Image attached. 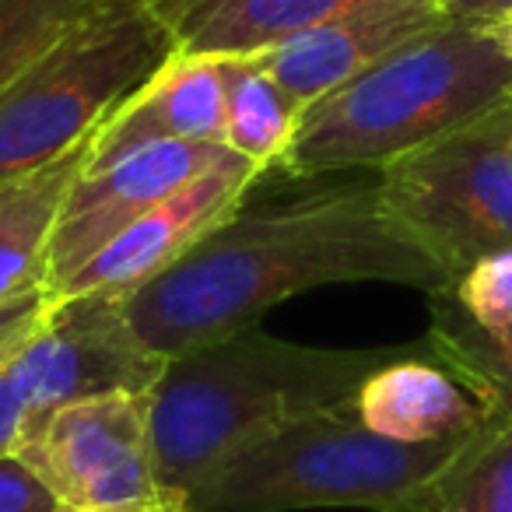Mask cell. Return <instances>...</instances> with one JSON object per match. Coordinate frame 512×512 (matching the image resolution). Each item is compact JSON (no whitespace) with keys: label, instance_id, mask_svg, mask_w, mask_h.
Returning a JSON list of instances; mask_svg holds the SVG:
<instances>
[{"label":"cell","instance_id":"obj_1","mask_svg":"<svg viewBox=\"0 0 512 512\" xmlns=\"http://www.w3.org/2000/svg\"><path fill=\"white\" fill-rule=\"evenodd\" d=\"M390 281L425 295L453 288L449 274L383 204L379 183L246 204L204 235L165 274L127 299L141 341L162 358L260 323L292 295L327 285Z\"/></svg>","mask_w":512,"mask_h":512},{"label":"cell","instance_id":"obj_2","mask_svg":"<svg viewBox=\"0 0 512 512\" xmlns=\"http://www.w3.org/2000/svg\"><path fill=\"white\" fill-rule=\"evenodd\" d=\"M414 344L309 348L249 327L169 358L148 390L158 477L190 502V491L239 446L351 404L372 372Z\"/></svg>","mask_w":512,"mask_h":512},{"label":"cell","instance_id":"obj_3","mask_svg":"<svg viewBox=\"0 0 512 512\" xmlns=\"http://www.w3.org/2000/svg\"><path fill=\"white\" fill-rule=\"evenodd\" d=\"M512 95V60L484 25L442 18L306 109L288 179L383 169Z\"/></svg>","mask_w":512,"mask_h":512},{"label":"cell","instance_id":"obj_4","mask_svg":"<svg viewBox=\"0 0 512 512\" xmlns=\"http://www.w3.org/2000/svg\"><path fill=\"white\" fill-rule=\"evenodd\" d=\"M463 439H386L362 425L351 400L239 446L190 491V512H393Z\"/></svg>","mask_w":512,"mask_h":512},{"label":"cell","instance_id":"obj_5","mask_svg":"<svg viewBox=\"0 0 512 512\" xmlns=\"http://www.w3.org/2000/svg\"><path fill=\"white\" fill-rule=\"evenodd\" d=\"M172 53L165 18L144 0H99L64 39L0 92V179L67 155Z\"/></svg>","mask_w":512,"mask_h":512},{"label":"cell","instance_id":"obj_6","mask_svg":"<svg viewBox=\"0 0 512 512\" xmlns=\"http://www.w3.org/2000/svg\"><path fill=\"white\" fill-rule=\"evenodd\" d=\"M390 214L456 281L512 249V95L477 120L379 169Z\"/></svg>","mask_w":512,"mask_h":512},{"label":"cell","instance_id":"obj_7","mask_svg":"<svg viewBox=\"0 0 512 512\" xmlns=\"http://www.w3.org/2000/svg\"><path fill=\"white\" fill-rule=\"evenodd\" d=\"M165 362L169 358L151 351L134 330L123 295L92 292L53 299L46 320L15 351L4 372L25 404L29 442L53 414L71 404L106 393H148Z\"/></svg>","mask_w":512,"mask_h":512},{"label":"cell","instance_id":"obj_8","mask_svg":"<svg viewBox=\"0 0 512 512\" xmlns=\"http://www.w3.org/2000/svg\"><path fill=\"white\" fill-rule=\"evenodd\" d=\"M18 453L36 463L67 512H190L162 484L148 393H106L57 411Z\"/></svg>","mask_w":512,"mask_h":512},{"label":"cell","instance_id":"obj_9","mask_svg":"<svg viewBox=\"0 0 512 512\" xmlns=\"http://www.w3.org/2000/svg\"><path fill=\"white\" fill-rule=\"evenodd\" d=\"M267 172L253 165L249 158L225 151L214 165H207L200 176H193L186 186L144 211L130 228H123L113 242L81 267L78 274L53 288L50 299H71V295H130L165 274L172 264H179L211 228H218L225 218H232L246 204L253 190Z\"/></svg>","mask_w":512,"mask_h":512},{"label":"cell","instance_id":"obj_10","mask_svg":"<svg viewBox=\"0 0 512 512\" xmlns=\"http://www.w3.org/2000/svg\"><path fill=\"white\" fill-rule=\"evenodd\" d=\"M225 151L228 148H218V144L155 141L116 158L106 169L81 172L50 242L46 292L78 274L106 242H113L144 211H151L169 193L200 176Z\"/></svg>","mask_w":512,"mask_h":512},{"label":"cell","instance_id":"obj_11","mask_svg":"<svg viewBox=\"0 0 512 512\" xmlns=\"http://www.w3.org/2000/svg\"><path fill=\"white\" fill-rule=\"evenodd\" d=\"M442 18L449 15L435 0H379L299 39H288L256 60L302 109H309L334 88L358 78L379 57L397 50L400 43L439 25Z\"/></svg>","mask_w":512,"mask_h":512},{"label":"cell","instance_id":"obj_12","mask_svg":"<svg viewBox=\"0 0 512 512\" xmlns=\"http://www.w3.org/2000/svg\"><path fill=\"white\" fill-rule=\"evenodd\" d=\"M155 141L225 148V57L169 53V60L102 123L88 172L106 169Z\"/></svg>","mask_w":512,"mask_h":512},{"label":"cell","instance_id":"obj_13","mask_svg":"<svg viewBox=\"0 0 512 512\" xmlns=\"http://www.w3.org/2000/svg\"><path fill=\"white\" fill-rule=\"evenodd\" d=\"M355 411L362 425L397 442L460 439L495 414L435 362L425 337L358 386Z\"/></svg>","mask_w":512,"mask_h":512},{"label":"cell","instance_id":"obj_14","mask_svg":"<svg viewBox=\"0 0 512 512\" xmlns=\"http://www.w3.org/2000/svg\"><path fill=\"white\" fill-rule=\"evenodd\" d=\"M365 4L379 0H176L158 15L172 32V53L260 57Z\"/></svg>","mask_w":512,"mask_h":512},{"label":"cell","instance_id":"obj_15","mask_svg":"<svg viewBox=\"0 0 512 512\" xmlns=\"http://www.w3.org/2000/svg\"><path fill=\"white\" fill-rule=\"evenodd\" d=\"M92 148L95 137H88L39 169L0 179V302L46 288L53 232L74 183L92 165Z\"/></svg>","mask_w":512,"mask_h":512},{"label":"cell","instance_id":"obj_16","mask_svg":"<svg viewBox=\"0 0 512 512\" xmlns=\"http://www.w3.org/2000/svg\"><path fill=\"white\" fill-rule=\"evenodd\" d=\"M393 512H512V418L488 414Z\"/></svg>","mask_w":512,"mask_h":512},{"label":"cell","instance_id":"obj_17","mask_svg":"<svg viewBox=\"0 0 512 512\" xmlns=\"http://www.w3.org/2000/svg\"><path fill=\"white\" fill-rule=\"evenodd\" d=\"M306 109L256 57H225V148L278 172Z\"/></svg>","mask_w":512,"mask_h":512},{"label":"cell","instance_id":"obj_18","mask_svg":"<svg viewBox=\"0 0 512 512\" xmlns=\"http://www.w3.org/2000/svg\"><path fill=\"white\" fill-rule=\"evenodd\" d=\"M432 309V327L425 334V344L432 358L449 369L488 411H512V330L488 334L481 330L453 292L428 295Z\"/></svg>","mask_w":512,"mask_h":512},{"label":"cell","instance_id":"obj_19","mask_svg":"<svg viewBox=\"0 0 512 512\" xmlns=\"http://www.w3.org/2000/svg\"><path fill=\"white\" fill-rule=\"evenodd\" d=\"M95 4L99 0H0V92Z\"/></svg>","mask_w":512,"mask_h":512},{"label":"cell","instance_id":"obj_20","mask_svg":"<svg viewBox=\"0 0 512 512\" xmlns=\"http://www.w3.org/2000/svg\"><path fill=\"white\" fill-rule=\"evenodd\" d=\"M453 299L488 334L512 330V249L481 256L453 281Z\"/></svg>","mask_w":512,"mask_h":512},{"label":"cell","instance_id":"obj_21","mask_svg":"<svg viewBox=\"0 0 512 512\" xmlns=\"http://www.w3.org/2000/svg\"><path fill=\"white\" fill-rule=\"evenodd\" d=\"M0 512H64L50 481L18 449L0 456Z\"/></svg>","mask_w":512,"mask_h":512},{"label":"cell","instance_id":"obj_22","mask_svg":"<svg viewBox=\"0 0 512 512\" xmlns=\"http://www.w3.org/2000/svg\"><path fill=\"white\" fill-rule=\"evenodd\" d=\"M53 299L46 288H32V292H22L15 299L0 302V369L15 358V351L36 334V327L46 320Z\"/></svg>","mask_w":512,"mask_h":512},{"label":"cell","instance_id":"obj_23","mask_svg":"<svg viewBox=\"0 0 512 512\" xmlns=\"http://www.w3.org/2000/svg\"><path fill=\"white\" fill-rule=\"evenodd\" d=\"M25 442V404L8 372L0 369V456L15 453Z\"/></svg>","mask_w":512,"mask_h":512},{"label":"cell","instance_id":"obj_24","mask_svg":"<svg viewBox=\"0 0 512 512\" xmlns=\"http://www.w3.org/2000/svg\"><path fill=\"white\" fill-rule=\"evenodd\" d=\"M449 18H460V22L488 25L491 18L505 15L512 8V0H435Z\"/></svg>","mask_w":512,"mask_h":512},{"label":"cell","instance_id":"obj_25","mask_svg":"<svg viewBox=\"0 0 512 512\" xmlns=\"http://www.w3.org/2000/svg\"><path fill=\"white\" fill-rule=\"evenodd\" d=\"M484 29H488V36H491V39H495V43H498V50H502L505 57L512 60V8L505 11V15L491 18V22L484 25Z\"/></svg>","mask_w":512,"mask_h":512},{"label":"cell","instance_id":"obj_26","mask_svg":"<svg viewBox=\"0 0 512 512\" xmlns=\"http://www.w3.org/2000/svg\"><path fill=\"white\" fill-rule=\"evenodd\" d=\"M169 4H176V0H158L155 11H165V8H169Z\"/></svg>","mask_w":512,"mask_h":512},{"label":"cell","instance_id":"obj_27","mask_svg":"<svg viewBox=\"0 0 512 512\" xmlns=\"http://www.w3.org/2000/svg\"><path fill=\"white\" fill-rule=\"evenodd\" d=\"M144 4H151V8H155V4H158V0H144Z\"/></svg>","mask_w":512,"mask_h":512},{"label":"cell","instance_id":"obj_28","mask_svg":"<svg viewBox=\"0 0 512 512\" xmlns=\"http://www.w3.org/2000/svg\"><path fill=\"white\" fill-rule=\"evenodd\" d=\"M509 418H512V411H509Z\"/></svg>","mask_w":512,"mask_h":512}]
</instances>
